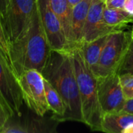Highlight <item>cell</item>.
<instances>
[{"label":"cell","instance_id":"obj_21","mask_svg":"<svg viewBox=\"0 0 133 133\" xmlns=\"http://www.w3.org/2000/svg\"><path fill=\"white\" fill-rule=\"evenodd\" d=\"M125 0H104L105 7L108 9H124Z\"/></svg>","mask_w":133,"mask_h":133},{"label":"cell","instance_id":"obj_29","mask_svg":"<svg viewBox=\"0 0 133 133\" xmlns=\"http://www.w3.org/2000/svg\"><path fill=\"white\" fill-rule=\"evenodd\" d=\"M0 102H1V101H0ZM1 103H2V102H1Z\"/></svg>","mask_w":133,"mask_h":133},{"label":"cell","instance_id":"obj_10","mask_svg":"<svg viewBox=\"0 0 133 133\" xmlns=\"http://www.w3.org/2000/svg\"><path fill=\"white\" fill-rule=\"evenodd\" d=\"M104 0H93L87 12L84 28L83 43L90 42L101 37L108 35L119 29L106 23L104 19Z\"/></svg>","mask_w":133,"mask_h":133},{"label":"cell","instance_id":"obj_1","mask_svg":"<svg viewBox=\"0 0 133 133\" xmlns=\"http://www.w3.org/2000/svg\"><path fill=\"white\" fill-rule=\"evenodd\" d=\"M41 74L63 100L65 113L62 122H83L80 95L70 51L51 50Z\"/></svg>","mask_w":133,"mask_h":133},{"label":"cell","instance_id":"obj_22","mask_svg":"<svg viewBox=\"0 0 133 133\" xmlns=\"http://www.w3.org/2000/svg\"><path fill=\"white\" fill-rule=\"evenodd\" d=\"M10 118L9 114L3 106V104L0 102V131L4 127L5 123L7 122L8 119Z\"/></svg>","mask_w":133,"mask_h":133},{"label":"cell","instance_id":"obj_2","mask_svg":"<svg viewBox=\"0 0 133 133\" xmlns=\"http://www.w3.org/2000/svg\"><path fill=\"white\" fill-rule=\"evenodd\" d=\"M51 51L36 6L26 30L9 45L11 62L16 76L28 69L41 72Z\"/></svg>","mask_w":133,"mask_h":133},{"label":"cell","instance_id":"obj_19","mask_svg":"<svg viewBox=\"0 0 133 133\" xmlns=\"http://www.w3.org/2000/svg\"><path fill=\"white\" fill-rule=\"evenodd\" d=\"M0 56L12 69L11 58H10V54H9V42L5 34V31L3 26L1 16H0Z\"/></svg>","mask_w":133,"mask_h":133},{"label":"cell","instance_id":"obj_9","mask_svg":"<svg viewBox=\"0 0 133 133\" xmlns=\"http://www.w3.org/2000/svg\"><path fill=\"white\" fill-rule=\"evenodd\" d=\"M37 8L51 50L70 51L62 23L51 9L48 0H36Z\"/></svg>","mask_w":133,"mask_h":133},{"label":"cell","instance_id":"obj_6","mask_svg":"<svg viewBox=\"0 0 133 133\" xmlns=\"http://www.w3.org/2000/svg\"><path fill=\"white\" fill-rule=\"evenodd\" d=\"M36 6V0H9L3 20V26L9 45L26 30Z\"/></svg>","mask_w":133,"mask_h":133},{"label":"cell","instance_id":"obj_7","mask_svg":"<svg viewBox=\"0 0 133 133\" xmlns=\"http://www.w3.org/2000/svg\"><path fill=\"white\" fill-rule=\"evenodd\" d=\"M0 101L10 117L21 116L23 99L18 78L13 69L1 56Z\"/></svg>","mask_w":133,"mask_h":133},{"label":"cell","instance_id":"obj_20","mask_svg":"<svg viewBox=\"0 0 133 133\" xmlns=\"http://www.w3.org/2000/svg\"><path fill=\"white\" fill-rule=\"evenodd\" d=\"M119 79L125 99L133 98V74L125 73L119 75Z\"/></svg>","mask_w":133,"mask_h":133},{"label":"cell","instance_id":"obj_14","mask_svg":"<svg viewBox=\"0 0 133 133\" xmlns=\"http://www.w3.org/2000/svg\"><path fill=\"white\" fill-rule=\"evenodd\" d=\"M108 35L101 37L90 42L83 43L82 45L79 47L82 50L87 63L88 64L89 67L90 68L94 74L97 67L101 51L104 46V44L107 41Z\"/></svg>","mask_w":133,"mask_h":133},{"label":"cell","instance_id":"obj_26","mask_svg":"<svg viewBox=\"0 0 133 133\" xmlns=\"http://www.w3.org/2000/svg\"><path fill=\"white\" fill-rule=\"evenodd\" d=\"M83 0H67L69 5H70V7L72 9L75 5H76L77 4H79L80 2H82Z\"/></svg>","mask_w":133,"mask_h":133},{"label":"cell","instance_id":"obj_27","mask_svg":"<svg viewBox=\"0 0 133 133\" xmlns=\"http://www.w3.org/2000/svg\"><path fill=\"white\" fill-rule=\"evenodd\" d=\"M123 133H133V124L129 125V126L124 130Z\"/></svg>","mask_w":133,"mask_h":133},{"label":"cell","instance_id":"obj_23","mask_svg":"<svg viewBox=\"0 0 133 133\" xmlns=\"http://www.w3.org/2000/svg\"><path fill=\"white\" fill-rule=\"evenodd\" d=\"M9 0H0V16L3 23V20L5 17Z\"/></svg>","mask_w":133,"mask_h":133},{"label":"cell","instance_id":"obj_28","mask_svg":"<svg viewBox=\"0 0 133 133\" xmlns=\"http://www.w3.org/2000/svg\"><path fill=\"white\" fill-rule=\"evenodd\" d=\"M131 37L133 38V26L132 28V31H131Z\"/></svg>","mask_w":133,"mask_h":133},{"label":"cell","instance_id":"obj_4","mask_svg":"<svg viewBox=\"0 0 133 133\" xmlns=\"http://www.w3.org/2000/svg\"><path fill=\"white\" fill-rule=\"evenodd\" d=\"M131 40V32L123 30L111 33L101 51L94 75L97 78L117 73Z\"/></svg>","mask_w":133,"mask_h":133},{"label":"cell","instance_id":"obj_8","mask_svg":"<svg viewBox=\"0 0 133 133\" xmlns=\"http://www.w3.org/2000/svg\"><path fill=\"white\" fill-rule=\"evenodd\" d=\"M97 90L98 100L103 115L119 112L122 110L126 99L118 73L97 78Z\"/></svg>","mask_w":133,"mask_h":133},{"label":"cell","instance_id":"obj_15","mask_svg":"<svg viewBox=\"0 0 133 133\" xmlns=\"http://www.w3.org/2000/svg\"><path fill=\"white\" fill-rule=\"evenodd\" d=\"M48 3L55 15L59 19L68 44L70 50V37H71V21H72V8L67 0H48Z\"/></svg>","mask_w":133,"mask_h":133},{"label":"cell","instance_id":"obj_3","mask_svg":"<svg viewBox=\"0 0 133 133\" xmlns=\"http://www.w3.org/2000/svg\"><path fill=\"white\" fill-rule=\"evenodd\" d=\"M80 95L83 123L93 131H101L103 113L98 100L97 78L87 63L79 47L70 51Z\"/></svg>","mask_w":133,"mask_h":133},{"label":"cell","instance_id":"obj_24","mask_svg":"<svg viewBox=\"0 0 133 133\" xmlns=\"http://www.w3.org/2000/svg\"><path fill=\"white\" fill-rule=\"evenodd\" d=\"M121 111L133 115V98L126 100V101L124 104V107Z\"/></svg>","mask_w":133,"mask_h":133},{"label":"cell","instance_id":"obj_12","mask_svg":"<svg viewBox=\"0 0 133 133\" xmlns=\"http://www.w3.org/2000/svg\"><path fill=\"white\" fill-rule=\"evenodd\" d=\"M93 0H83L72 9L70 51L83 44V28L88 10Z\"/></svg>","mask_w":133,"mask_h":133},{"label":"cell","instance_id":"obj_18","mask_svg":"<svg viewBox=\"0 0 133 133\" xmlns=\"http://www.w3.org/2000/svg\"><path fill=\"white\" fill-rule=\"evenodd\" d=\"M117 73L118 75L125 73L133 74V38L132 37Z\"/></svg>","mask_w":133,"mask_h":133},{"label":"cell","instance_id":"obj_16","mask_svg":"<svg viewBox=\"0 0 133 133\" xmlns=\"http://www.w3.org/2000/svg\"><path fill=\"white\" fill-rule=\"evenodd\" d=\"M44 89L47 102L49 106L50 111H52V118L58 121V122H62L65 113V108L62 98L58 93V91L54 88V87L44 79Z\"/></svg>","mask_w":133,"mask_h":133},{"label":"cell","instance_id":"obj_13","mask_svg":"<svg viewBox=\"0 0 133 133\" xmlns=\"http://www.w3.org/2000/svg\"><path fill=\"white\" fill-rule=\"evenodd\" d=\"M133 124V115L123 111L106 113L103 115L101 131L107 133H123Z\"/></svg>","mask_w":133,"mask_h":133},{"label":"cell","instance_id":"obj_25","mask_svg":"<svg viewBox=\"0 0 133 133\" xmlns=\"http://www.w3.org/2000/svg\"><path fill=\"white\" fill-rule=\"evenodd\" d=\"M124 9L133 15V0H125Z\"/></svg>","mask_w":133,"mask_h":133},{"label":"cell","instance_id":"obj_11","mask_svg":"<svg viewBox=\"0 0 133 133\" xmlns=\"http://www.w3.org/2000/svg\"><path fill=\"white\" fill-rule=\"evenodd\" d=\"M59 122L52 117L50 119L38 118H27L21 120L10 117L0 133H48L56 132Z\"/></svg>","mask_w":133,"mask_h":133},{"label":"cell","instance_id":"obj_17","mask_svg":"<svg viewBox=\"0 0 133 133\" xmlns=\"http://www.w3.org/2000/svg\"><path fill=\"white\" fill-rule=\"evenodd\" d=\"M104 19L107 24L123 30L129 23H133V15L125 9H104Z\"/></svg>","mask_w":133,"mask_h":133},{"label":"cell","instance_id":"obj_5","mask_svg":"<svg viewBox=\"0 0 133 133\" xmlns=\"http://www.w3.org/2000/svg\"><path fill=\"white\" fill-rule=\"evenodd\" d=\"M17 78L25 104L37 115L44 117L50 109L41 72L36 69H28L23 71Z\"/></svg>","mask_w":133,"mask_h":133}]
</instances>
